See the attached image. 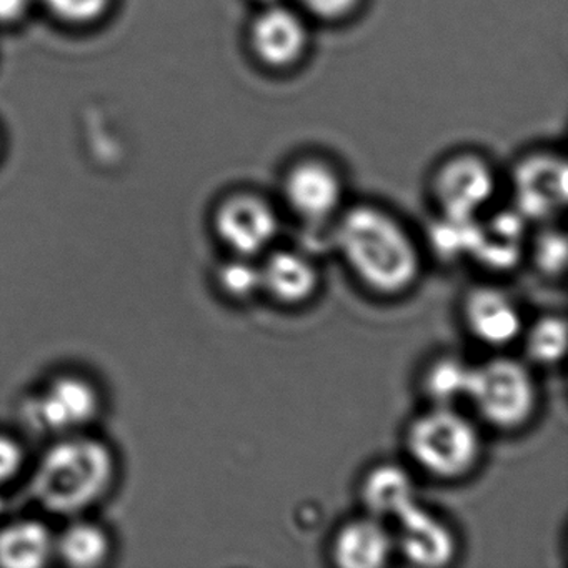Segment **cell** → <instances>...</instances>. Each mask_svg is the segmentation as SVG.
<instances>
[{
	"label": "cell",
	"instance_id": "1",
	"mask_svg": "<svg viewBox=\"0 0 568 568\" xmlns=\"http://www.w3.org/2000/svg\"><path fill=\"white\" fill-rule=\"evenodd\" d=\"M332 241L348 271L374 294H404L420 274V254L407 229L374 205L345 212Z\"/></svg>",
	"mask_w": 568,
	"mask_h": 568
},
{
	"label": "cell",
	"instance_id": "2",
	"mask_svg": "<svg viewBox=\"0 0 568 568\" xmlns=\"http://www.w3.org/2000/svg\"><path fill=\"white\" fill-rule=\"evenodd\" d=\"M114 458L101 442L69 438L42 458L34 477V494L58 514H75L98 501L111 487Z\"/></svg>",
	"mask_w": 568,
	"mask_h": 568
},
{
	"label": "cell",
	"instance_id": "3",
	"mask_svg": "<svg viewBox=\"0 0 568 568\" xmlns=\"http://www.w3.org/2000/svg\"><path fill=\"white\" fill-rule=\"evenodd\" d=\"M414 464L440 480L467 477L481 455V437L470 418L455 407H437L415 417L405 434Z\"/></svg>",
	"mask_w": 568,
	"mask_h": 568
},
{
	"label": "cell",
	"instance_id": "4",
	"mask_svg": "<svg viewBox=\"0 0 568 568\" xmlns=\"http://www.w3.org/2000/svg\"><path fill=\"white\" fill-rule=\"evenodd\" d=\"M467 400L485 424L497 430H517L537 410V384L521 362L490 358L471 367Z\"/></svg>",
	"mask_w": 568,
	"mask_h": 568
},
{
	"label": "cell",
	"instance_id": "5",
	"mask_svg": "<svg viewBox=\"0 0 568 568\" xmlns=\"http://www.w3.org/2000/svg\"><path fill=\"white\" fill-rule=\"evenodd\" d=\"M214 229L229 251L251 258L271 247L278 234V217L265 199L242 192L219 205Z\"/></svg>",
	"mask_w": 568,
	"mask_h": 568
},
{
	"label": "cell",
	"instance_id": "6",
	"mask_svg": "<svg viewBox=\"0 0 568 568\" xmlns=\"http://www.w3.org/2000/svg\"><path fill=\"white\" fill-rule=\"evenodd\" d=\"M494 192V172L475 155L450 159L434 178L435 202L442 215L454 221H475Z\"/></svg>",
	"mask_w": 568,
	"mask_h": 568
},
{
	"label": "cell",
	"instance_id": "7",
	"mask_svg": "<svg viewBox=\"0 0 568 568\" xmlns=\"http://www.w3.org/2000/svg\"><path fill=\"white\" fill-rule=\"evenodd\" d=\"M395 548L418 567H444L457 555V537L437 515L420 507L417 501L408 505L394 518Z\"/></svg>",
	"mask_w": 568,
	"mask_h": 568
},
{
	"label": "cell",
	"instance_id": "8",
	"mask_svg": "<svg viewBox=\"0 0 568 568\" xmlns=\"http://www.w3.org/2000/svg\"><path fill=\"white\" fill-rule=\"evenodd\" d=\"M252 51L272 69H287L304 58L308 31L304 19L282 4L264 6L251 26Z\"/></svg>",
	"mask_w": 568,
	"mask_h": 568
},
{
	"label": "cell",
	"instance_id": "9",
	"mask_svg": "<svg viewBox=\"0 0 568 568\" xmlns=\"http://www.w3.org/2000/svg\"><path fill=\"white\" fill-rule=\"evenodd\" d=\"M284 197L302 221L318 225L338 211L344 187L331 165L308 159L295 164L285 175Z\"/></svg>",
	"mask_w": 568,
	"mask_h": 568
},
{
	"label": "cell",
	"instance_id": "10",
	"mask_svg": "<svg viewBox=\"0 0 568 568\" xmlns=\"http://www.w3.org/2000/svg\"><path fill=\"white\" fill-rule=\"evenodd\" d=\"M517 212L525 221H545L567 201V171L551 158L527 159L514 178Z\"/></svg>",
	"mask_w": 568,
	"mask_h": 568
},
{
	"label": "cell",
	"instance_id": "11",
	"mask_svg": "<svg viewBox=\"0 0 568 568\" xmlns=\"http://www.w3.org/2000/svg\"><path fill=\"white\" fill-rule=\"evenodd\" d=\"M99 410V395L81 377L55 378L34 402L36 422L51 432H72L84 427Z\"/></svg>",
	"mask_w": 568,
	"mask_h": 568
},
{
	"label": "cell",
	"instance_id": "12",
	"mask_svg": "<svg viewBox=\"0 0 568 568\" xmlns=\"http://www.w3.org/2000/svg\"><path fill=\"white\" fill-rule=\"evenodd\" d=\"M468 332L481 344L504 347L521 334L524 322L515 302L500 288L474 287L462 305Z\"/></svg>",
	"mask_w": 568,
	"mask_h": 568
},
{
	"label": "cell",
	"instance_id": "13",
	"mask_svg": "<svg viewBox=\"0 0 568 568\" xmlns=\"http://www.w3.org/2000/svg\"><path fill=\"white\" fill-rule=\"evenodd\" d=\"M395 550L394 535L378 518H355L338 528L331 545L332 560L342 568H381Z\"/></svg>",
	"mask_w": 568,
	"mask_h": 568
},
{
	"label": "cell",
	"instance_id": "14",
	"mask_svg": "<svg viewBox=\"0 0 568 568\" xmlns=\"http://www.w3.org/2000/svg\"><path fill=\"white\" fill-rule=\"evenodd\" d=\"M262 291L288 307L304 305L317 294L318 272L311 258L295 251H275L261 265Z\"/></svg>",
	"mask_w": 568,
	"mask_h": 568
},
{
	"label": "cell",
	"instance_id": "15",
	"mask_svg": "<svg viewBox=\"0 0 568 568\" xmlns=\"http://www.w3.org/2000/svg\"><path fill=\"white\" fill-rule=\"evenodd\" d=\"M525 251V219L518 212L500 214L487 222H475L470 255L491 271H508L520 262Z\"/></svg>",
	"mask_w": 568,
	"mask_h": 568
},
{
	"label": "cell",
	"instance_id": "16",
	"mask_svg": "<svg viewBox=\"0 0 568 568\" xmlns=\"http://www.w3.org/2000/svg\"><path fill=\"white\" fill-rule=\"evenodd\" d=\"M367 515L378 520H394L408 505L417 501L410 474L398 465L382 464L365 475L361 487Z\"/></svg>",
	"mask_w": 568,
	"mask_h": 568
},
{
	"label": "cell",
	"instance_id": "17",
	"mask_svg": "<svg viewBox=\"0 0 568 568\" xmlns=\"http://www.w3.org/2000/svg\"><path fill=\"white\" fill-rule=\"evenodd\" d=\"M54 551V538L39 521H19L0 531V565L4 567H42Z\"/></svg>",
	"mask_w": 568,
	"mask_h": 568
},
{
	"label": "cell",
	"instance_id": "18",
	"mask_svg": "<svg viewBox=\"0 0 568 568\" xmlns=\"http://www.w3.org/2000/svg\"><path fill=\"white\" fill-rule=\"evenodd\" d=\"M470 375L471 365L460 358H438L425 372V395L437 407H455L462 398L467 400Z\"/></svg>",
	"mask_w": 568,
	"mask_h": 568
},
{
	"label": "cell",
	"instance_id": "19",
	"mask_svg": "<svg viewBox=\"0 0 568 568\" xmlns=\"http://www.w3.org/2000/svg\"><path fill=\"white\" fill-rule=\"evenodd\" d=\"M55 550L74 567H95L109 554V538L92 524H74L55 541Z\"/></svg>",
	"mask_w": 568,
	"mask_h": 568
},
{
	"label": "cell",
	"instance_id": "20",
	"mask_svg": "<svg viewBox=\"0 0 568 568\" xmlns=\"http://www.w3.org/2000/svg\"><path fill=\"white\" fill-rule=\"evenodd\" d=\"M567 345V327L564 318L544 317L528 328L527 348L528 357L537 364H557L565 354Z\"/></svg>",
	"mask_w": 568,
	"mask_h": 568
},
{
	"label": "cell",
	"instance_id": "21",
	"mask_svg": "<svg viewBox=\"0 0 568 568\" xmlns=\"http://www.w3.org/2000/svg\"><path fill=\"white\" fill-rule=\"evenodd\" d=\"M217 284L227 297L245 301L262 291L261 268L252 264L251 258H234L219 268Z\"/></svg>",
	"mask_w": 568,
	"mask_h": 568
},
{
	"label": "cell",
	"instance_id": "22",
	"mask_svg": "<svg viewBox=\"0 0 568 568\" xmlns=\"http://www.w3.org/2000/svg\"><path fill=\"white\" fill-rule=\"evenodd\" d=\"M475 221H454V219H442L434 225L430 232V242L434 251L445 258L460 257L468 255L474 241Z\"/></svg>",
	"mask_w": 568,
	"mask_h": 568
},
{
	"label": "cell",
	"instance_id": "23",
	"mask_svg": "<svg viewBox=\"0 0 568 568\" xmlns=\"http://www.w3.org/2000/svg\"><path fill=\"white\" fill-rule=\"evenodd\" d=\"M531 258L545 277H560L567 267V239L561 232H544L534 242Z\"/></svg>",
	"mask_w": 568,
	"mask_h": 568
},
{
	"label": "cell",
	"instance_id": "24",
	"mask_svg": "<svg viewBox=\"0 0 568 568\" xmlns=\"http://www.w3.org/2000/svg\"><path fill=\"white\" fill-rule=\"evenodd\" d=\"M58 18L69 22H89L99 18L109 0H44Z\"/></svg>",
	"mask_w": 568,
	"mask_h": 568
},
{
	"label": "cell",
	"instance_id": "25",
	"mask_svg": "<svg viewBox=\"0 0 568 568\" xmlns=\"http://www.w3.org/2000/svg\"><path fill=\"white\" fill-rule=\"evenodd\" d=\"M302 11L324 22L342 21L361 4V0H297Z\"/></svg>",
	"mask_w": 568,
	"mask_h": 568
},
{
	"label": "cell",
	"instance_id": "26",
	"mask_svg": "<svg viewBox=\"0 0 568 568\" xmlns=\"http://www.w3.org/2000/svg\"><path fill=\"white\" fill-rule=\"evenodd\" d=\"M24 465V452L14 438L0 435V484L12 480Z\"/></svg>",
	"mask_w": 568,
	"mask_h": 568
},
{
	"label": "cell",
	"instance_id": "27",
	"mask_svg": "<svg viewBox=\"0 0 568 568\" xmlns=\"http://www.w3.org/2000/svg\"><path fill=\"white\" fill-rule=\"evenodd\" d=\"M29 0H0V22L18 21L28 9Z\"/></svg>",
	"mask_w": 568,
	"mask_h": 568
},
{
	"label": "cell",
	"instance_id": "28",
	"mask_svg": "<svg viewBox=\"0 0 568 568\" xmlns=\"http://www.w3.org/2000/svg\"><path fill=\"white\" fill-rule=\"evenodd\" d=\"M262 6L281 4V0H257Z\"/></svg>",
	"mask_w": 568,
	"mask_h": 568
}]
</instances>
